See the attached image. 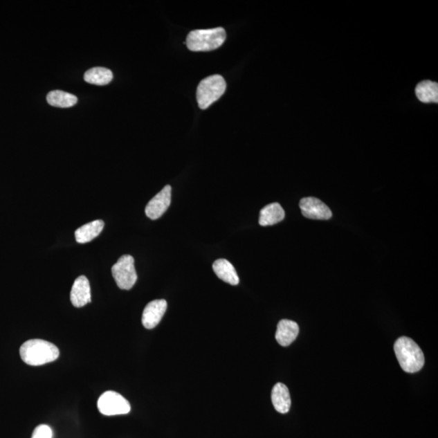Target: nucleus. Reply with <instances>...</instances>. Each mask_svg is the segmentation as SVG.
Returning <instances> with one entry per match:
<instances>
[{
  "instance_id": "nucleus-1",
  "label": "nucleus",
  "mask_w": 438,
  "mask_h": 438,
  "mask_svg": "<svg viewBox=\"0 0 438 438\" xmlns=\"http://www.w3.org/2000/svg\"><path fill=\"white\" fill-rule=\"evenodd\" d=\"M21 360L31 366H40L53 362L60 356L59 348L42 339H30L20 348Z\"/></svg>"
},
{
  "instance_id": "nucleus-2",
  "label": "nucleus",
  "mask_w": 438,
  "mask_h": 438,
  "mask_svg": "<svg viewBox=\"0 0 438 438\" xmlns=\"http://www.w3.org/2000/svg\"><path fill=\"white\" fill-rule=\"evenodd\" d=\"M394 352L400 366L407 373H417L425 365L423 353L412 338L400 337L394 343Z\"/></svg>"
},
{
  "instance_id": "nucleus-3",
  "label": "nucleus",
  "mask_w": 438,
  "mask_h": 438,
  "mask_svg": "<svg viewBox=\"0 0 438 438\" xmlns=\"http://www.w3.org/2000/svg\"><path fill=\"white\" fill-rule=\"evenodd\" d=\"M227 39V34L222 27L209 30H193L188 34L186 40L188 48L192 51H210L219 48Z\"/></svg>"
},
{
  "instance_id": "nucleus-4",
  "label": "nucleus",
  "mask_w": 438,
  "mask_h": 438,
  "mask_svg": "<svg viewBox=\"0 0 438 438\" xmlns=\"http://www.w3.org/2000/svg\"><path fill=\"white\" fill-rule=\"evenodd\" d=\"M227 89L225 80L220 75H212L202 80L197 89V100L202 110L207 109L218 101Z\"/></svg>"
},
{
  "instance_id": "nucleus-5",
  "label": "nucleus",
  "mask_w": 438,
  "mask_h": 438,
  "mask_svg": "<svg viewBox=\"0 0 438 438\" xmlns=\"http://www.w3.org/2000/svg\"><path fill=\"white\" fill-rule=\"evenodd\" d=\"M112 275L116 284L122 290L133 289L138 280L135 270L134 258L130 255H124L112 266Z\"/></svg>"
},
{
  "instance_id": "nucleus-6",
  "label": "nucleus",
  "mask_w": 438,
  "mask_h": 438,
  "mask_svg": "<svg viewBox=\"0 0 438 438\" xmlns=\"http://www.w3.org/2000/svg\"><path fill=\"white\" fill-rule=\"evenodd\" d=\"M98 408L102 415H125L131 411L130 403L121 394L115 392L103 393L98 399Z\"/></svg>"
},
{
  "instance_id": "nucleus-7",
  "label": "nucleus",
  "mask_w": 438,
  "mask_h": 438,
  "mask_svg": "<svg viewBox=\"0 0 438 438\" xmlns=\"http://www.w3.org/2000/svg\"><path fill=\"white\" fill-rule=\"evenodd\" d=\"M300 208L305 218L315 220L331 219L332 212L321 200L315 197H305L300 201Z\"/></svg>"
},
{
  "instance_id": "nucleus-8",
  "label": "nucleus",
  "mask_w": 438,
  "mask_h": 438,
  "mask_svg": "<svg viewBox=\"0 0 438 438\" xmlns=\"http://www.w3.org/2000/svg\"><path fill=\"white\" fill-rule=\"evenodd\" d=\"M172 201V187L165 186L149 201L145 207V215L149 219L156 220L167 210Z\"/></svg>"
},
{
  "instance_id": "nucleus-9",
  "label": "nucleus",
  "mask_w": 438,
  "mask_h": 438,
  "mask_svg": "<svg viewBox=\"0 0 438 438\" xmlns=\"http://www.w3.org/2000/svg\"><path fill=\"white\" fill-rule=\"evenodd\" d=\"M167 309V303L165 300H155L149 302L144 309L143 324L148 329L156 327Z\"/></svg>"
},
{
  "instance_id": "nucleus-10",
  "label": "nucleus",
  "mask_w": 438,
  "mask_h": 438,
  "mask_svg": "<svg viewBox=\"0 0 438 438\" xmlns=\"http://www.w3.org/2000/svg\"><path fill=\"white\" fill-rule=\"evenodd\" d=\"M70 299L76 308H82L91 302V285L86 276H80L75 280L71 290Z\"/></svg>"
},
{
  "instance_id": "nucleus-11",
  "label": "nucleus",
  "mask_w": 438,
  "mask_h": 438,
  "mask_svg": "<svg viewBox=\"0 0 438 438\" xmlns=\"http://www.w3.org/2000/svg\"><path fill=\"white\" fill-rule=\"evenodd\" d=\"M299 332L300 328L298 323L291 320H282L277 324L276 340L282 347L289 346L298 338Z\"/></svg>"
},
{
  "instance_id": "nucleus-12",
  "label": "nucleus",
  "mask_w": 438,
  "mask_h": 438,
  "mask_svg": "<svg viewBox=\"0 0 438 438\" xmlns=\"http://www.w3.org/2000/svg\"><path fill=\"white\" fill-rule=\"evenodd\" d=\"M271 399L277 412L286 414L289 412L291 400L289 388L284 384L277 383L272 390Z\"/></svg>"
},
{
  "instance_id": "nucleus-13",
  "label": "nucleus",
  "mask_w": 438,
  "mask_h": 438,
  "mask_svg": "<svg viewBox=\"0 0 438 438\" xmlns=\"http://www.w3.org/2000/svg\"><path fill=\"white\" fill-rule=\"evenodd\" d=\"M213 270L219 279L233 286L239 284V279L234 266L226 259H219L213 264Z\"/></svg>"
},
{
  "instance_id": "nucleus-14",
  "label": "nucleus",
  "mask_w": 438,
  "mask_h": 438,
  "mask_svg": "<svg viewBox=\"0 0 438 438\" xmlns=\"http://www.w3.org/2000/svg\"><path fill=\"white\" fill-rule=\"evenodd\" d=\"M285 218V211L279 203L268 205L261 210L259 223L262 227L282 222Z\"/></svg>"
},
{
  "instance_id": "nucleus-15",
  "label": "nucleus",
  "mask_w": 438,
  "mask_h": 438,
  "mask_svg": "<svg viewBox=\"0 0 438 438\" xmlns=\"http://www.w3.org/2000/svg\"><path fill=\"white\" fill-rule=\"evenodd\" d=\"M103 228H104V222L102 220L93 221L78 228L75 232V237L79 244L91 242L100 235Z\"/></svg>"
},
{
  "instance_id": "nucleus-16",
  "label": "nucleus",
  "mask_w": 438,
  "mask_h": 438,
  "mask_svg": "<svg viewBox=\"0 0 438 438\" xmlns=\"http://www.w3.org/2000/svg\"><path fill=\"white\" fill-rule=\"evenodd\" d=\"M416 94L418 100L425 103H437L438 84L431 81H423L417 84Z\"/></svg>"
},
{
  "instance_id": "nucleus-17",
  "label": "nucleus",
  "mask_w": 438,
  "mask_h": 438,
  "mask_svg": "<svg viewBox=\"0 0 438 438\" xmlns=\"http://www.w3.org/2000/svg\"><path fill=\"white\" fill-rule=\"evenodd\" d=\"M46 100L51 106L68 108L77 104V98L72 93L62 91H54L47 94Z\"/></svg>"
},
{
  "instance_id": "nucleus-18",
  "label": "nucleus",
  "mask_w": 438,
  "mask_h": 438,
  "mask_svg": "<svg viewBox=\"0 0 438 438\" xmlns=\"http://www.w3.org/2000/svg\"><path fill=\"white\" fill-rule=\"evenodd\" d=\"M84 79L89 84L106 86L112 81L113 73L111 70L105 68H93L84 73Z\"/></svg>"
},
{
  "instance_id": "nucleus-19",
  "label": "nucleus",
  "mask_w": 438,
  "mask_h": 438,
  "mask_svg": "<svg viewBox=\"0 0 438 438\" xmlns=\"http://www.w3.org/2000/svg\"><path fill=\"white\" fill-rule=\"evenodd\" d=\"M32 438H53V430L48 426H39L33 432Z\"/></svg>"
}]
</instances>
